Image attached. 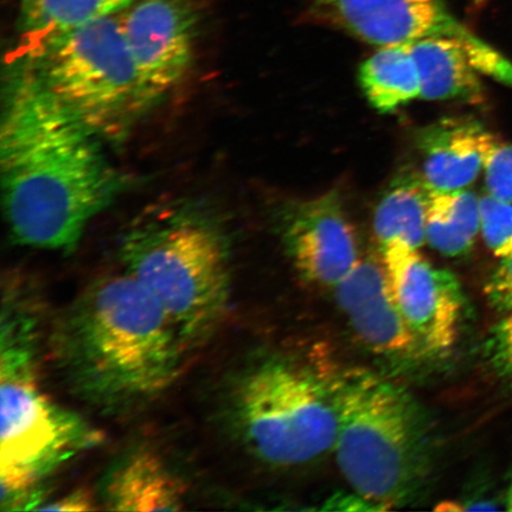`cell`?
<instances>
[{"instance_id": "obj_21", "label": "cell", "mask_w": 512, "mask_h": 512, "mask_svg": "<svg viewBox=\"0 0 512 512\" xmlns=\"http://www.w3.org/2000/svg\"><path fill=\"white\" fill-rule=\"evenodd\" d=\"M485 349L497 373L512 381V312L491 330Z\"/></svg>"}, {"instance_id": "obj_3", "label": "cell", "mask_w": 512, "mask_h": 512, "mask_svg": "<svg viewBox=\"0 0 512 512\" xmlns=\"http://www.w3.org/2000/svg\"><path fill=\"white\" fill-rule=\"evenodd\" d=\"M0 503L40 509L41 484L104 441V433L51 400L38 376V322L19 292L4 294L0 339Z\"/></svg>"}, {"instance_id": "obj_19", "label": "cell", "mask_w": 512, "mask_h": 512, "mask_svg": "<svg viewBox=\"0 0 512 512\" xmlns=\"http://www.w3.org/2000/svg\"><path fill=\"white\" fill-rule=\"evenodd\" d=\"M480 232L498 258H512V204L491 195L480 198Z\"/></svg>"}, {"instance_id": "obj_9", "label": "cell", "mask_w": 512, "mask_h": 512, "mask_svg": "<svg viewBox=\"0 0 512 512\" xmlns=\"http://www.w3.org/2000/svg\"><path fill=\"white\" fill-rule=\"evenodd\" d=\"M277 219L286 253L309 283L335 288L362 259L336 190L285 203Z\"/></svg>"}, {"instance_id": "obj_24", "label": "cell", "mask_w": 512, "mask_h": 512, "mask_svg": "<svg viewBox=\"0 0 512 512\" xmlns=\"http://www.w3.org/2000/svg\"><path fill=\"white\" fill-rule=\"evenodd\" d=\"M507 509L509 511H512V476L510 480V485L508 489V495H507Z\"/></svg>"}, {"instance_id": "obj_16", "label": "cell", "mask_w": 512, "mask_h": 512, "mask_svg": "<svg viewBox=\"0 0 512 512\" xmlns=\"http://www.w3.org/2000/svg\"><path fill=\"white\" fill-rule=\"evenodd\" d=\"M361 87L371 106L390 113L421 98L418 67L409 43L384 47L362 64Z\"/></svg>"}, {"instance_id": "obj_20", "label": "cell", "mask_w": 512, "mask_h": 512, "mask_svg": "<svg viewBox=\"0 0 512 512\" xmlns=\"http://www.w3.org/2000/svg\"><path fill=\"white\" fill-rule=\"evenodd\" d=\"M489 195L512 204V145L496 142L484 164Z\"/></svg>"}, {"instance_id": "obj_2", "label": "cell", "mask_w": 512, "mask_h": 512, "mask_svg": "<svg viewBox=\"0 0 512 512\" xmlns=\"http://www.w3.org/2000/svg\"><path fill=\"white\" fill-rule=\"evenodd\" d=\"M53 345L69 386L106 408L162 394L188 352L157 300L126 272L89 285L57 324Z\"/></svg>"}, {"instance_id": "obj_22", "label": "cell", "mask_w": 512, "mask_h": 512, "mask_svg": "<svg viewBox=\"0 0 512 512\" xmlns=\"http://www.w3.org/2000/svg\"><path fill=\"white\" fill-rule=\"evenodd\" d=\"M484 292L497 310L512 312V258L502 259L486 283Z\"/></svg>"}, {"instance_id": "obj_6", "label": "cell", "mask_w": 512, "mask_h": 512, "mask_svg": "<svg viewBox=\"0 0 512 512\" xmlns=\"http://www.w3.org/2000/svg\"><path fill=\"white\" fill-rule=\"evenodd\" d=\"M100 139H120L147 107L121 19L108 16L31 43L23 60Z\"/></svg>"}, {"instance_id": "obj_15", "label": "cell", "mask_w": 512, "mask_h": 512, "mask_svg": "<svg viewBox=\"0 0 512 512\" xmlns=\"http://www.w3.org/2000/svg\"><path fill=\"white\" fill-rule=\"evenodd\" d=\"M432 192L424 177L413 171H403L393 179L374 215L380 252L389 249L419 251L426 242Z\"/></svg>"}, {"instance_id": "obj_8", "label": "cell", "mask_w": 512, "mask_h": 512, "mask_svg": "<svg viewBox=\"0 0 512 512\" xmlns=\"http://www.w3.org/2000/svg\"><path fill=\"white\" fill-rule=\"evenodd\" d=\"M396 303L424 356H445L458 341L464 311L462 286L419 251L380 252Z\"/></svg>"}, {"instance_id": "obj_5", "label": "cell", "mask_w": 512, "mask_h": 512, "mask_svg": "<svg viewBox=\"0 0 512 512\" xmlns=\"http://www.w3.org/2000/svg\"><path fill=\"white\" fill-rule=\"evenodd\" d=\"M339 470L358 497L386 510L411 497L427 469L425 420L411 395L367 369L329 379Z\"/></svg>"}, {"instance_id": "obj_10", "label": "cell", "mask_w": 512, "mask_h": 512, "mask_svg": "<svg viewBox=\"0 0 512 512\" xmlns=\"http://www.w3.org/2000/svg\"><path fill=\"white\" fill-rule=\"evenodd\" d=\"M313 21L341 29L380 48L427 37H475L444 0H305Z\"/></svg>"}, {"instance_id": "obj_14", "label": "cell", "mask_w": 512, "mask_h": 512, "mask_svg": "<svg viewBox=\"0 0 512 512\" xmlns=\"http://www.w3.org/2000/svg\"><path fill=\"white\" fill-rule=\"evenodd\" d=\"M187 488L156 453L139 450L114 467L104 485V509L179 511Z\"/></svg>"}, {"instance_id": "obj_23", "label": "cell", "mask_w": 512, "mask_h": 512, "mask_svg": "<svg viewBox=\"0 0 512 512\" xmlns=\"http://www.w3.org/2000/svg\"><path fill=\"white\" fill-rule=\"evenodd\" d=\"M96 507V499L91 491L86 488H78L68 492L59 498L47 503H43L40 511H94L99 510Z\"/></svg>"}, {"instance_id": "obj_7", "label": "cell", "mask_w": 512, "mask_h": 512, "mask_svg": "<svg viewBox=\"0 0 512 512\" xmlns=\"http://www.w3.org/2000/svg\"><path fill=\"white\" fill-rule=\"evenodd\" d=\"M236 424L249 450L274 466H296L334 452L337 409L329 380L285 361H267L242 377Z\"/></svg>"}, {"instance_id": "obj_17", "label": "cell", "mask_w": 512, "mask_h": 512, "mask_svg": "<svg viewBox=\"0 0 512 512\" xmlns=\"http://www.w3.org/2000/svg\"><path fill=\"white\" fill-rule=\"evenodd\" d=\"M480 232V200L471 191H433L426 241L434 251L458 258L471 251Z\"/></svg>"}, {"instance_id": "obj_18", "label": "cell", "mask_w": 512, "mask_h": 512, "mask_svg": "<svg viewBox=\"0 0 512 512\" xmlns=\"http://www.w3.org/2000/svg\"><path fill=\"white\" fill-rule=\"evenodd\" d=\"M131 3L132 0H21L24 27L32 43L114 16Z\"/></svg>"}, {"instance_id": "obj_4", "label": "cell", "mask_w": 512, "mask_h": 512, "mask_svg": "<svg viewBox=\"0 0 512 512\" xmlns=\"http://www.w3.org/2000/svg\"><path fill=\"white\" fill-rule=\"evenodd\" d=\"M120 256L188 351L219 329L230 297L229 246L209 211L184 203L146 211L124 235Z\"/></svg>"}, {"instance_id": "obj_13", "label": "cell", "mask_w": 512, "mask_h": 512, "mask_svg": "<svg viewBox=\"0 0 512 512\" xmlns=\"http://www.w3.org/2000/svg\"><path fill=\"white\" fill-rule=\"evenodd\" d=\"M497 140L476 120L445 118L419 133L422 177L433 191L469 188Z\"/></svg>"}, {"instance_id": "obj_1", "label": "cell", "mask_w": 512, "mask_h": 512, "mask_svg": "<svg viewBox=\"0 0 512 512\" xmlns=\"http://www.w3.org/2000/svg\"><path fill=\"white\" fill-rule=\"evenodd\" d=\"M3 208L19 245L72 251L124 190L100 138L24 61L11 67L0 126Z\"/></svg>"}, {"instance_id": "obj_12", "label": "cell", "mask_w": 512, "mask_h": 512, "mask_svg": "<svg viewBox=\"0 0 512 512\" xmlns=\"http://www.w3.org/2000/svg\"><path fill=\"white\" fill-rule=\"evenodd\" d=\"M335 291L352 330L368 349L399 360L424 356L396 303L382 256L361 259Z\"/></svg>"}, {"instance_id": "obj_11", "label": "cell", "mask_w": 512, "mask_h": 512, "mask_svg": "<svg viewBox=\"0 0 512 512\" xmlns=\"http://www.w3.org/2000/svg\"><path fill=\"white\" fill-rule=\"evenodd\" d=\"M121 25L149 110L188 73L194 55V18L181 0H143Z\"/></svg>"}]
</instances>
